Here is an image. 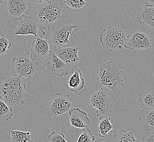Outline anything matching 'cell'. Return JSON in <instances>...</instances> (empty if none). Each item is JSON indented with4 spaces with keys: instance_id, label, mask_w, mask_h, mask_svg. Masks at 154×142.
<instances>
[{
    "instance_id": "6da1fadb",
    "label": "cell",
    "mask_w": 154,
    "mask_h": 142,
    "mask_svg": "<svg viewBox=\"0 0 154 142\" xmlns=\"http://www.w3.org/2000/svg\"><path fill=\"white\" fill-rule=\"evenodd\" d=\"M24 78L15 74L4 78L0 84V94L9 106L22 105L24 99L29 97L25 89Z\"/></svg>"
},
{
    "instance_id": "7a4b0ae2",
    "label": "cell",
    "mask_w": 154,
    "mask_h": 142,
    "mask_svg": "<svg viewBox=\"0 0 154 142\" xmlns=\"http://www.w3.org/2000/svg\"><path fill=\"white\" fill-rule=\"evenodd\" d=\"M96 73L99 85L107 88L113 94L119 92L124 85L122 71L113 61L99 66Z\"/></svg>"
},
{
    "instance_id": "3957f363",
    "label": "cell",
    "mask_w": 154,
    "mask_h": 142,
    "mask_svg": "<svg viewBox=\"0 0 154 142\" xmlns=\"http://www.w3.org/2000/svg\"><path fill=\"white\" fill-rule=\"evenodd\" d=\"M77 27V25H72L67 21H59L47 27L45 37L53 48L70 45L69 36L74 35V29Z\"/></svg>"
},
{
    "instance_id": "277c9868",
    "label": "cell",
    "mask_w": 154,
    "mask_h": 142,
    "mask_svg": "<svg viewBox=\"0 0 154 142\" xmlns=\"http://www.w3.org/2000/svg\"><path fill=\"white\" fill-rule=\"evenodd\" d=\"M116 101L117 98L109 89L101 88L90 94V106L96 110L98 117L109 116Z\"/></svg>"
},
{
    "instance_id": "5b68a950",
    "label": "cell",
    "mask_w": 154,
    "mask_h": 142,
    "mask_svg": "<svg viewBox=\"0 0 154 142\" xmlns=\"http://www.w3.org/2000/svg\"><path fill=\"white\" fill-rule=\"evenodd\" d=\"M15 36L33 35L36 37H45L46 27L43 26L38 20L33 16L23 15L13 20Z\"/></svg>"
},
{
    "instance_id": "8992f818",
    "label": "cell",
    "mask_w": 154,
    "mask_h": 142,
    "mask_svg": "<svg viewBox=\"0 0 154 142\" xmlns=\"http://www.w3.org/2000/svg\"><path fill=\"white\" fill-rule=\"evenodd\" d=\"M126 37L124 30L118 27L110 26L104 29L99 40L103 49L112 52L124 47Z\"/></svg>"
},
{
    "instance_id": "52a82bcc",
    "label": "cell",
    "mask_w": 154,
    "mask_h": 142,
    "mask_svg": "<svg viewBox=\"0 0 154 142\" xmlns=\"http://www.w3.org/2000/svg\"><path fill=\"white\" fill-rule=\"evenodd\" d=\"M33 9L35 17L46 28L59 21L62 17V6L57 2H50L37 5L33 7Z\"/></svg>"
},
{
    "instance_id": "ba28073f",
    "label": "cell",
    "mask_w": 154,
    "mask_h": 142,
    "mask_svg": "<svg viewBox=\"0 0 154 142\" xmlns=\"http://www.w3.org/2000/svg\"><path fill=\"white\" fill-rule=\"evenodd\" d=\"M72 106V98L69 95L57 92L51 96V101L43 115L50 118H57L69 112Z\"/></svg>"
},
{
    "instance_id": "9c48e42d",
    "label": "cell",
    "mask_w": 154,
    "mask_h": 142,
    "mask_svg": "<svg viewBox=\"0 0 154 142\" xmlns=\"http://www.w3.org/2000/svg\"><path fill=\"white\" fill-rule=\"evenodd\" d=\"M12 66L16 75L28 80H32L34 74L39 70L38 63L31 57L29 53L21 54L13 57Z\"/></svg>"
},
{
    "instance_id": "30bf717a",
    "label": "cell",
    "mask_w": 154,
    "mask_h": 142,
    "mask_svg": "<svg viewBox=\"0 0 154 142\" xmlns=\"http://www.w3.org/2000/svg\"><path fill=\"white\" fill-rule=\"evenodd\" d=\"M43 65L48 74L56 77H66L72 72L69 66L58 57L53 50L45 58Z\"/></svg>"
},
{
    "instance_id": "8fae6325",
    "label": "cell",
    "mask_w": 154,
    "mask_h": 142,
    "mask_svg": "<svg viewBox=\"0 0 154 142\" xmlns=\"http://www.w3.org/2000/svg\"><path fill=\"white\" fill-rule=\"evenodd\" d=\"M124 47L131 51H142L151 48L152 42L146 34L134 30L127 36Z\"/></svg>"
},
{
    "instance_id": "7c38bea8",
    "label": "cell",
    "mask_w": 154,
    "mask_h": 142,
    "mask_svg": "<svg viewBox=\"0 0 154 142\" xmlns=\"http://www.w3.org/2000/svg\"><path fill=\"white\" fill-rule=\"evenodd\" d=\"M80 47L67 45L62 47H54L53 51L58 57L66 63L71 71L77 69L78 63L80 60L78 52Z\"/></svg>"
},
{
    "instance_id": "4fadbf2b",
    "label": "cell",
    "mask_w": 154,
    "mask_h": 142,
    "mask_svg": "<svg viewBox=\"0 0 154 142\" xmlns=\"http://www.w3.org/2000/svg\"><path fill=\"white\" fill-rule=\"evenodd\" d=\"M5 7L9 15L17 18L29 14L32 6L27 0H7Z\"/></svg>"
},
{
    "instance_id": "5bb4252c",
    "label": "cell",
    "mask_w": 154,
    "mask_h": 142,
    "mask_svg": "<svg viewBox=\"0 0 154 142\" xmlns=\"http://www.w3.org/2000/svg\"><path fill=\"white\" fill-rule=\"evenodd\" d=\"M50 45L47 39L36 37L33 41L30 48V56L36 61L45 59L51 51Z\"/></svg>"
},
{
    "instance_id": "9a60e30c",
    "label": "cell",
    "mask_w": 154,
    "mask_h": 142,
    "mask_svg": "<svg viewBox=\"0 0 154 142\" xmlns=\"http://www.w3.org/2000/svg\"><path fill=\"white\" fill-rule=\"evenodd\" d=\"M69 122L72 126L77 128H88L91 125V120L88 114L79 108H73L68 112Z\"/></svg>"
},
{
    "instance_id": "2e32d148",
    "label": "cell",
    "mask_w": 154,
    "mask_h": 142,
    "mask_svg": "<svg viewBox=\"0 0 154 142\" xmlns=\"http://www.w3.org/2000/svg\"><path fill=\"white\" fill-rule=\"evenodd\" d=\"M137 20L140 24H146L154 30V7L151 5H145L142 11L137 16Z\"/></svg>"
},
{
    "instance_id": "e0dca14e",
    "label": "cell",
    "mask_w": 154,
    "mask_h": 142,
    "mask_svg": "<svg viewBox=\"0 0 154 142\" xmlns=\"http://www.w3.org/2000/svg\"><path fill=\"white\" fill-rule=\"evenodd\" d=\"M139 120L146 132L154 131V110H140L139 112Z\"/></svg>"
},
{
    "instance_id": "ac0fdd59",
    "label": "cell",
    "mask_w": 154,
    "mask_h": 142,
    "mask_svg": "<svg viewBox=\"0 0 154 142\" xmlns=\"http://www.w3.org/2000/svg\"><path fill=\"white\" fill-rule=\"evenodd\" d=\"M67 83L72 92L77 93L81 91L85 86V79L83 78L82 72L79 69H76Z\"/></svg>"
},
{
    "instance_id": "d6986e66",
    "label": "cell",
    "mask_w": 154,
    "mask_h": 142,
    "mask_svg": "<svg viewBox=\"0 0 154 142\" xmlns=\"http://www.w3.org/2000/svg\"><path fill=\"white\" fill-rule=\"evenodd\" d=\"M138 100L141 107H146L149 110H154V87L145 89L139 92Z\"/></svg>"
},
{
    "instance_id": "ffe728a7",
    "label": "cell",
    "mask_w": 154,
    "mask_h": 142,
    "mask_svg": "<svg viewBox=\"0 0 154 142\" xmlns=\"http://www.w3.org/2000/svg\"><path fill=\"white\" fill-rule=\"evenodd\" d=\"M110 119L109 116L100 117L98 124V134L101 138L107 137L110 131L115 127V126L110 122Z\"/></svg>"
},
{
    "instance_id": "44dd1931",
    "label": "cell",
    "mask_w": 154,
    "mask_h": 142,
    "mask_svg": "<svg viewBox=\"0 0 154 142\" xmlns=\"http://www.w3.org/2000/svg\"><path fill=\"white\" fill-rule=\"evenodd\" d=\"M8 133L11 142H32V134L30 131L9 130Z\"/></svg>"
},
{
    "instance_id": "7402d4cb",
    "label": "cell",
    "mask_w": 154,
    "mask_h": 142,
    "mask_svg": "<svg viewBox=\"0 0 154 142\" xmlns=\"http://www.w3.org/2000/svg\"><path fill=\"white\" fill-rule=\"evenodd\" d=\"M113 142H140L132 131H126L124 130L119 131L113 137Z\"/></svg>"
},
{
    "instance_id": "603a6c76",
    "label": "cell",
    "mask_w": 154,
    "mask_h": 142,
    "mask_svg": "<svg viewBox=\"0 0 154 142\" xmlns=\"http://www.w3.org/2000/svg\"><path fill=\"white\" fill-rule=\"evenodd\" d=\"M64 3L66 8L73 13L81 12L89 6L84 0H65Z\"/></svg>"
},
{
    "instance_id": "cb8c5ba5",
    "label": "cell",
    "mask_w": 154,
    "mask_h": 142,
    "mask_svg": "<svg viewBox=\"0 0 154 142\" xmlns=\"http://www.w3.org/2000/svg\"><path fill=\"white\" fill-rule=\"evenodd\" d=\"M13 116L12 107L7 103L3 98L0 96V117L6 121H8Z\"/></svg>"
},
{
    "instance_id": "d4e9b609",
    "label": "cell",
    "mask_w": 154,
    "mask_h": 142,
    "mask_svg": "<svg viewBox=\"0 0 154 142\" xmlns=\"http://www.w3.org/2000/svg\"><path fill=\"white\" fill-rule=\"evenodd\" d=\"M11 45L12 42L9 41L3 34H2L0 36V55H3L8 53Z\"/></svg>"
},
{
    "instance_id": "484cf974",
    "label": "cell",
    "mask_w": 154,
    "mask_h": 142,
    "mask_svg": "<svg viewBox=\"0 0 154 142\" xmlns=\"http://www.w3.org/2000/svg\"><path fill=\"white\" fill-rule=\"evenodd\" d=\"M95 137L88 128H83V132L79 137L77 142H95Z\"/></svg>"
},
{
    "instance_id": "4316f807",
    "label": "cell",
    "mask_w": 154,
    "mask_h": 142,
    "mask_svg": "<svg viewBox=\"0 0 154 142\" xmlns=\"http://www.w3.org/2000/svg\"><path fill=\"white\" fill-rule=\"evenodd\" d=\"M47 138L51 142H68L66 140L65 136L63 133L55 131L51 132Z\"/></svg>"
},
{
    "instance_id": "83f0119b",
    "label": "cell",
    "mask_w": 154,
    "mask_h": 142,
    "mask_svg": "<svg viewBox=\"0 0 154 142\" xmlns=\"http://www.w3.org/2000/svg\"><path fill=\"white\" fill-rule=\"evenodd\" d=\"M140 142H154V132H149L142 137Z\"/></svg>"
},
{
    "instance_id": "f1b7e54d",
    "label": "cell",
    "mask_w": 154,
    "mask_h": 142,
    "mask_svg": "<svg viewBox=\"0 0 154 142\" xmlns=\"http://www.w3.org/2000/svg\"><path fill=\"white\" fill-rule=\"evenodd\" d=\"M32 5H33L35 6L43 5L45 3H47L48 2H51L52 0H27Z\"/></svg>"
},
{
    "instance_id": "f546056e",
    "label": "cell",
    "mask_w": 154,
    "mask_h": 142,
    "mask_svg": "<svg viewBox=\"0 0 154 142\" xmlns=\"http://www.w3.org/2000/svg\"><path fill=\"white\" fill-rule=\"evenodd\" d=\"M141 3L144 6L152 5L154 3V0H141Z\"/></svg>"
},
{
    "instance_id": "4dcf8cb0",
    "label": "cell",
    "mask_w": 154,
    "mask_h": 142,
    "mask_svg": "<svg viewBox=\"0 0 154 142\" xmlns=\"http://www.w3.org/2000/svg\"><path fill=\"white\" fill-rule=\"evenodd\" d=\"M7 0H0V7H5Z\"/></svg>"
}]
</instances>
